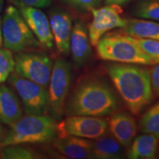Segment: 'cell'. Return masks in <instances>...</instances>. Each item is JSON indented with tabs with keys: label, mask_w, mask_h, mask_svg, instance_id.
Returning <instances> with one entry per match:
<instances>
[{
	"label": "cell",
	"mask_w": 159,
	"mask_h": 159,
	"mask_svg": "<svg viewBox=\"0 0 159 159\" xmlns=\"http://www.w3.org/2000/svg\"><path fill=\"white\" fill-rule=\"evenodd\" d=\"M119 105L118 97L106 81L97 77H89L76 85L64 111L69 116L102 117L113 114Z\"/></svg>",
	"instance_id": "1"
},
{
	"label": "cell",
	"mask_w": 159,
	"mask_h": 159,
	"mask_svg": "<svg viewBox=\"0 0 159 159\" xmlns=\"http://www.w3.org/2000/svg\"><path fill=\"white\" fill-rule=\"evenodd\" d=\"M107 71L131 114L138 115L150 104L153 91L150 70L134 63H111Z\"/></svg>",
	"instance_id": "2"
},
{
	"label": "cell",
	"mask_w": 159,
	"mask_h": 159,
	"mask_svg": "<svg viewBox=\"0 0 159 159\" xmlns=\"http://www.w3.org/2000/svg\"><path fill=\"white\" fill-rule=\"evenodd\" d=\"M57 124L52 117L43 114L21 116L11 125V129L0 141V148L9 145L52 142L57 136Z\"/></svg>",
	"instance_id": "3"
},
{
	"label": "cell",
	"mask_w": 159,
	"mask_h": 159,
	"mask_svg": "<svg viewBox=\"0 0 159 159\" xmlns=\"http://www.w3.org/2000/svg\"><path fill=\"white\" fill-rule=\"evenodd\" d=\"M97 54L105 61L139 65H152L148 56L124 33L105 34L97 43Z\"/></svg>",
	"instance_id": "4"
},
{
	"label": "cell",
	"mask_w": 159,
	"mask_h": 159,
	"mask_svg": "<svg viewBox=\"0 0 159 159\" xmlns=\"http://www.w3.org/2000/svg\"><path fill=\"white\" fill-rule=\"evenodd\" d=\"M3 46L13 52H23L41 47L36 38L15 6L10 5L2 19Z\"/></svg>",
	"instance_id": "5"
},
{
	"label": "cell",
	"mask_w": 159,
	"mask_h": 159,
	"mask_svg": "<svg viewBox=\"0 0 159 159\" xmlns=\"http://www.w3.org/2000/svg\"><path fill=\"white\" fill-rule=\"evenodd\" d=\"M72 81V69L69 63L57 59L52 66L49 82V108L53 117L60 119L65 109V102Z\"/></svg>",
	"instance_id": "6"
},
{
	"label": "cell",
	"mask_w": 159,
	"mask_h": 159,
	"mask_svg": "<svg viewBox=\"0 0 159 159\" xmlns=\"http://www.w3.org/2000/svg\"><path fill=\"white\" fill-rule=\"evenodd\" d=\"M9 84L15 89L27 115L44 114L49 108L48 91L33 81L13 73L8 77Z\"/></svg>",
	"instance_id": "7"
},
{
	"label": "cell",
	"mask_w": 159,
	"mask_h": 159,
	"mask_svg": "<svg viewBox=\"0 0 159 159\" xmlns=\"http://www.w3.org/2000/svg\"><path fill=\"white\" fill-rule=\"evenodd\" d=\"M15 73L41 86H48L52 61L43 52H20L16 55Z\"/></svg>",
	"instance_id": "8"
},
{
	"label": "cell",
	"mask_w": 159,
	"mask_h": 159,
	"mask_svg": "<svg viewBox=\"0 0 159 159\" xmlns=\"http://www.w3.org/2000/svg\"><path fill=\"white\" fill-rule=\"evenodd\" d=\"M108 123L97 116H69L57 124L58 137L73 136L87 139H96L105 135Z\"/></svg>",
	"instance_id": "9"
},
{
	"label": "cell",
	"mask_w": 159,
	"mask_h": 159,
	"mask_svg": "<svg viewBox=\"0 0 159 159\" xmlns=\"http://www.w3.org/2000/svg\"><path fill=\"white\" fill-rule=\"evenodd\" d=\"M92 20L89 26L88 33L91 44L96 46L99 39L108 31L122 28L127 19L122 17V10L119 5H106L99 8H92Z\"/></svg>",
	"instance_id": "10"
},
{
	"label": "cell",
	"mask_w": 159,
	"mask_h": 159,
	"mask_svg": "<svg viewBox=\"0 0 159 159\" xmlns=\"http://www.w3.org/2000/svg\"><path fill=\"white\" fill-rule=\"evenodd\" d=\"M16 7L32 33L39 41L40 45L44 49H52L54 40L49 20L45 13L36 7L24 5H18Z\"/></svg>",
	"instance_id": "11"
},
{
	"label": "cell",
	"mask_w": 159,
	"mask_h": 159,
	"mask_svg": "<svg viewBox=\"0 0 159 159\" xmlns=\"http://www.w3.org/2000/svg\"><path fill=\"white\" fill-rule=\"evenodd\" d=\"M49 20L57 51L63 55H68L73 28L71 16L63 10H55L49 14Z\"/></svg>",
	"instance_id": "12"
},
{
	"label": "cell",
	"mask_w": 159,
	"mask_h": 159,
	"mask_svg": "<svg viewBox=\"0 0 159 159\" xmlns=\"http://www.w3.org/2000/svg\"><path fill=\"white\" fill-rule=\"evenodd\" d=\"M70 52L73 62L77 68L85 66L92 56L91 42L85 24L75 21L70 39Z\"/></svg>",
	"instance_id": "13"
},
{
	"label": "cell",
	"mask_w": 159,
	"mask_h": 159,
	"mask_svg": "<svg viewBox=\"0 0 159 159\" xmlns=\"http://www.w3.org/2000/svg\"><path fill=\"white\" fill-rule=\"evenodd\" d=\"M108 128L111 135L123 147L130 146L137 133L134 117L126 112H116L111 115Z\"/></svg>",
	"instance_id": "14"
},
{
	"label": "cell",
	"mask_w": 159,
	"mask_h": 159,
	"mask_svg": "<svg viewBox=\"0 0 159 159\" xmlns=\"http://www.w3.org/2000/svg\"><path fill=\"white\" fill-rule=\"evenodd\" d=\"M53 144L60 153L69 158H93L92 142L89 139L66 136L55 139Z\"/></svg>",
	"instance_id": "15"
},
{
	"label": "cell",
	"mask_w": 159,
	"mask_h": 159,
	"mask_svg": "<svg viewBox=\"0 0 159 159\" xmlns=\"http://www.w3.org/2000/svg\"><path fill=\"white\" fill-rule=\"evenodd\" d=\"M23 108L17 95L10 87L0 85V122L11 126L22 116Z\"/></svg>",
	"instance_id": "16"
},
{
	"label": "cell",
	"mask_w": 159,
	"mask_h": 159,
	"mask_svg": "<svg viewBox=\"0 0 159 159\" xmlns=\"http://www.w3.org/2000/svg\"><path fill=\"white\" fill-rule=\"evenodd\" d=\"M158 139L152 134H144L136 137L130 144L127 157L130 159H152L156 158Z\"/></svg>",
	"instance_id": "17"
},
{
	"label": "cell",
	"mask_w": 159,
	"mask_h": 159,
	"mask_svg": "<svg viewBox=\"0 0 159 159\" xmlns=\"http://www.w3.org/2000/svg\"><path fill=\"white\" fill-rule=\"evenodd\" d=\"M121 33L134 38L159 41V22L146 19H127Z\"/></svg>",
	"instance_id": "18"
},
{
	"label": "cell",
	"mask_w": 159,
	"mask_h": 159,
	"mask_svg": "<svg viewBox=\"0 0 159 159\" xmlns=\"http://www.w3.org/2000/svg\"><path fill=\"white\" fill-rule=\"evenodd\" d=\"M123 146L114 137L102 136L92 142L93 158L118 159L123 156Z\"/></svg>",
	"instance_id": "19"
},
{
	"label": "cell",
	"mask_w": 159,
	"mask_h": 159,
	"mask_svg": "<svg viewBox=\"0 0 159 159\" xmlns=\"http://www.w3.org/2000/svg\"><path fill=\"white\" fill-rule=\"evenodd\" d=\"M140 130L152 134L159 140V102L148 109L139 121Z\"/></svg>",
	"instance_id": "20"
},
{
	"label": "cell",
	"mask_w": 159,
	"mask_h": 159,
	"mask_svg": "<svg viewBox=\"0 0 159 159\" xmlns=\"http://www.w3.org/2000/svg\"><path fill=\"white\" fill-rule=\"evenodd\" d=\"M134 15L139 19L159 22V0H141L134 7Z\"/></svg>",
	"instance_id": "21"
},
{
	"label": "cell",
	"mask_w": 159,
	"mask_h": 159,
	"mask_svg": "<svg viewBox=\"0 0 159 159\" xmlns=\"http://www.w3.org/2000/svg\"><path fill=\"white\" fill-rule=\"evenodd\" d=\"M125 35L129 40L138 46L143 52L150 57L154 64L159 63V41L148 39H139L126 34Z\"/></svg>",
	"instance_id": "22"
},
{
	"label": "cell",
	"mask_w": 159,
	"mask_h": 159,
	"mask_svg": "<svg viewBox=\"0 0 159 159\" xmlns=\"http://www.w3.org/2000/svg\"><path fill=\"white\" fill-rule=\"evenodd\" d=\"M39 158L30 149L19 145H9L0 148V158L3 159H33Z\"/></svg>",
	"instance_id": "23"
},
{
	"label": "cell",
	"mask_w": 159,
	"mask_h": 159,
	"mask_svg": "<svg viewBox=\"0 0 159 159\" xmlns=\"http://www.w3.org/2000/svg\"><path fill=\"white\" fill-rule=\"evenodd\" d=\"M14 68L15 61L11 51L0 47V84L7 80Z\"/></svg>",
	"instance_id": "24"
},
{
	"label": "cell",
	"mask_w": 159,
	"mask_h": 159,
	"mask_svg": "<svg viewBox=\"0 0 159 159\" xmlns=\"http://www.w3.org/2000/svg\"><path fill=\"white\" fill-rule=\"evenodd\" d=\"M66 3L75 8L83 11H91L98 6L102 0H63Z\"/></svg>",
	"instance_id": "25"
},
{
	"label": "cell",
	"mask_w": 159,
	"mask_h": 159,
	"mask_svg": "<svg viewBox=\"0 0 159 159\" xmlns=\"http://www.w3.org/2000/svg\"><path fill=\"white\" fill-rule=\"evenodd\" d=\"M12 3L16 6L18 5H24L36 8H44L51 5L52 0H10Z\"/></svg>",
	"instance_id": "26"
},
{
	"label": "cell",
	"mask_w": 159,
	"mask_h": 159,
	"mask_svg": "<svg viewBox=\"0 0 159 159\" xmlns=\"http://www.w3.org/2000/svg\"><path fill=\"white\" fill-rule=\"evenodd\" d=\"M150 77L152 91L159 97V63H157L150 69Z\"/></svg>",
	"instance_id": "27"
},
{
	"label": "cell",
	"mask_w": 159,
	"mask_h": 159,
	"mask_svg": "<svg viewBox=\"0 0 159 159\" xmlns=\"http://www.w3.org/2000/svg\"><path fill=\"white\" fill-rule=\"evenodd\" d=\"M130 1V0H105V4L106 5H117L121 6L129 2Z\"/></svg>",
	"instance_id": "28"
},
{
	"label": "cell",
	"mask_w": 159,
	"mask_h": 159,
	"mask_svg": "<svg viewBox=\"0 0 159 159\" xmlns=\"http://www.w3.org/2000/svg\"><path fill=\"white\" fill-rule=\"evenodd\" d=\"M3 46V36H2V19L0 17V47Z\"/></svg>",
	"instance_id": "29"
},
{
	"label": "cell",
	"mask_w": 159,
	"mask_h": 159,
	"mask_svg": "<svg viewBox=\"0 0 159 159\" xmlns=\"http://www.w3.org/2000/svg\"><path fill=\"white\" fill-rule=\"evenodd\" d=\"M5 134L6 133H5V129H4L2 127V125H0V141L3 139V137L5 136Z\"/></svg>",
	"instance_id": "30"
},
{
	"label": "cell",
	"mask_w": 159,
	"mask_h": 159,
	"mask_svg": "<svg viewBox=\"0 0 159 159\" xmlns=\"http://www.w3.org/2000/svg\"><path fill=\"white\" fill-rule=\"evenodd\" d=\"M4 7V0H0V17H1V13Z\"/></svg>",
	"instance_id": "31"
}]
</instances>
